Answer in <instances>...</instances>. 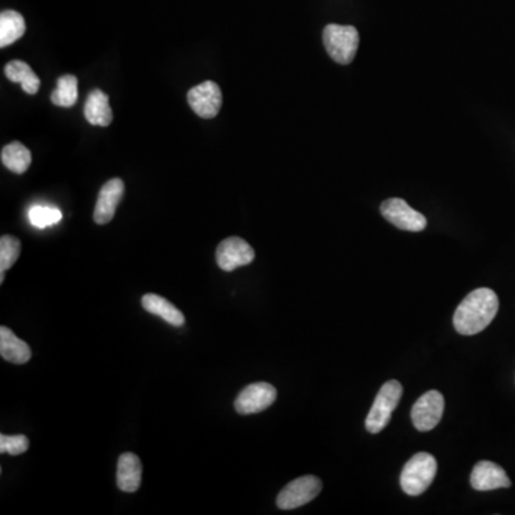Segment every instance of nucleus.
I'll return each mask as SVG.
<instances>
[{
  "mask_svg": "<svg viewBox=\"0 0 515 515\" xmlns=\"http://www.w3.org/2000/svg\"><path fill=\"white\" fill-rule=\"evenodd\" d=\"M500 308L497 294L492 289L478 288L470 292L454 313L453 323L461 335H475L484 331Z\"/></svg>",
  "mask_w": 515,
  "mask_h": 515,
  "instance_id": "obj_1",
  "label": "nucleus"
},
{
  "mask_svg": "<svg viewBox=\"0 0 515 515\" xmlns=\"http://www.w3.org/2000/svg\"><path fill=\"white\" fill-rule=\"evenodd\" d=\"M436 470L438 465L431 454H416L402 468L399 477L402 492L409 497H418L423 494L428 490L429 485L433 484Z\"/></svg>",
  "mask_w": 515,
  "mask_h": 515,
  "instance_id": "obj_2",
  "label": "nucleus"
},
{
  "mask_svg": "<svg viewBox=\"0 0 515 515\" xmlns=\"http://www.w3.org/2000/svg\"><path fill=\"white\" fill-rule=\"evenodd\" d=\"M323 45L328 55L340 63L350 65L357 55L360 33L354 26L331 23L323 29Z\"/></svg>",
  "mask_w": 515,
  "mask_h": 515,
  "instance_id": "obj_3",
  "label": "nucleus"
},
{
  "mask_svg": "<svg viewBox=\"0 0 515 515\" xmlns=\"http://www.w3.org/2000/svg\"><path fill=\"white\" fill-rule=\"evenodd\" d=\"M402 391H404L402 385L397 379H391L382 385L372 404L371 411L365 419V428L368 433H381L382 429L389 426L392 412L395 411L401 399Z\"/></svg>",
  "mask_w": 515,
  "mask_h": 515,
  "instance_id": "obj_4",
  "label": "nucleus"
},
{
  "mask_svg": "<svg viewBox=\"0 0 515 515\" xmlns=\"http://www.w3.org/2000/svg\"><path fill=\"white\" fill-rule=\"evenodd\" d=\"M323 490L320 478L314 475H304L291 481L276 498V505L281 510H295L308 504L318 497Z\"/></svg>",
  "mask_w": 515,
  "mask_h": 515,
  "instance_id": "obj_5",
  "label": "nucleus"
},
{
  "mask_svg": "<svg viewBox=\"0 0 515 515\" xmlns=\"http://www.w3.org/2000/svg\"><path fill=\"white\" fill-rule=\"evenodd\" d=\"M445 401L441 392L431 389L417 399L411 409L412 424L418 431H431L443 418Z\"/></svg>",
  "mask_w": 515,
  "mask_h": 515,
  "instance_id": "obj_6",
  "label": "nucleus"
},
{
  "mask_svg": "<svg viewBox=\"0 0 515 515\" xmlns=\"http://www.w3.org/2000/svg\"><path fill=\"white\" fill-rule=\"evenodd\" d=\"M276 399V389L268 382L248 385L235 399V409L240 416H251L265 411Z\"/></svg>",
  "mask_w": 515,
  "mask_h": 515,
  "instance_id": "obj_7",
  "label": "nucleus"
},
{
  "mask_svg": "<svg viewBox=\"0 0 515 515\" xmlns=\"http://www.w3.org/2000/svg\"><path fill=\"white\" fill-rule=\"evenodd\" d=\"M381 213L385 220L399 229L409 232H421L426 229V218L423 213L412 210L406 201L399 198H391L382 202Z\"/></svg>",
  "mask_w": 515,
  "mask_h": 515,
  "instance_id": "obj_8",
  "label": "nucleus"
},
{
  "mask_svg": "<svg viewBox=\"0 0 515 515\" xmlns=\"http://www.w3.org/2000/svg\"><path fill=\"white\" fill-rule=\"evenodd\" d=\"M189 107L192 108L198 117L212 119L220 114L222 107V92L218 83L213 80L196 85L188 92Z\"/></svg>",
  "mask_w": 515,
  "mask_h": 515,
  "instance_id": "obj_9",
  "label": "nucleus"
},
{
  "mask_svg": "<svg viewBox=\"0 0 515 515\" xmlns=\"http://www.w3.org/2000/svg\"><path fill=\"white\" fill-rule=\"evenodd\" d=\"M255 251L242 238L230 237L222 240L217 248V264L223 271L230 272L251 264Z\"/></svg>",
  "mask_w": 515,
  "mask_h": 515,
  "instance_id": "obj_10",
  "label": "nucleus"
},
{
  "mask_svg": "<svg viewBox=\"0 0 515 515\" xmlns=\"http://www.w3.org/2000/svg\"><path fill=\"white\" fill-rule=\"evenodd\" d=\"M125 192V183L122 179L114 178L108 181L100 189L98 195L97 206L93 212V220L98 225H107L114 220L117 205L122 201Z\"/></svg>",
  "mask_w": 515,
  "mask_h": 515,
  "instance_id": "obj_11",
  "label": "nucleus"
},
{
  "mask_svg": "<svg viewBox=\"0 0 515 515\" xmlns=\"http://www.w3.org/2000/svg\"><path fill=\"white\" fill-rule=\"evenodd\" d=\"M471 487L477 492H492L498 488L511 487V480L498 464L480 461L471 473Z\"/></svg>",
  "mask_w": 515,
  "mask_h": 515,
  "instance_id": "obj_12",
  "label": "nucleus"
},
{
  "mask_svg": "<svg viewBox=\"0 0 515 515\" xmlns=\"http://www.w3.org/2000/svg\"><path fill=\"white\" fill-rule=\"evenodd\" d=\"M142 463L134 453H125L117 460V482L120 492H135L141 487Z\"/></svg>",
  "mask_w": 515,
  "mask_h": 515,
  "instance_id": "obj_13",
  "label": "nucleus"
},
{
  "mask_svg": "<svg viewBox=\"0 0 515 515\" xmlns=\"http://www.w3.org/2000/svg\"><path fill=\"white\" fill-rule=\"evenodd\" d=\"M83 114L86 120L95 126H109L114 120V112L109 107V98L100 89H93L88 95Z\"/></svg>",
  "mask_w": 515,
  "mask_h": 515,
  "instance_id": "obj_14",
  "label": "nucleus"
},
{
  "mask_svg": "<svg viewBox=\"0 0 515 515\" xmlns=\"http://www.w3.org/2000/svg\"><path fill=\"white\" fill-rule=\"evenodd\" d=\"M0 355L12 364H26L32 358L28 343L17 338L7 326L0 328Z\"/></svg>",
  "mask_w": 515,
  "mask_h": 515,
  "instance_id": "obj_15",
  "label": "nucleus"
},
{
  "mask_svg": "<svg viewBox=\"0 0 515 515\" xmlns=\"http://www.w3.org/2000/svg\"><path fill=\"white\" fill-rule=\"evenodd\" d=\"M142 306L152 315L161 316L162 320H165L171 325L183 326L185 323V315L173 304L169 303L168 299L162 296L146 294L142 298Z\"/></svg>",
  "mask_w": 515,
  "mask_h": 515,
  "instance_id": "obj_16",
  "label": "nucleus"
},
{
  "mask_svg": "<svg viewBox=\"0 0 515 515\" xmlns=\"http://www.w3.org/2000/svg\"><path fill=\"white\" fill-rule=\"evenodd\" d=\"M5 75L14 83H21L22 89L28 95H36L41 88L39 80L33 69L23 61H12L5 66Z\"/></svg>",
  "mask_w": 515,
  "mask_h": 515,
  "instance_id": "obj_17",
  "label": "nucleus"
},
{
  "mask_svg": "<svg viewBox=\"0 0 515 515\" xmlns=\"http://www.w3.org/2000/svg\"><path fill=\"white\" fill-rule=\"evenodd\" d=\"M26 23L19 12L5 11L0 14V48H6L23 36Z\"/></svg>",
  "mask_w": 515,
  "mask_h": 515,
  "instance_id": "obj_18",
  "label": "nucleus"
},
{
  "mask_svg": "<svg viewBox=\"0 0 515 515\" xmlns=\"http://www.w3.org/2000/svg\"><path fill=\"white\" fill-rule=\"evenodd\" d=\"M2 164L14 173L22 175L31 166V151L21 142H12L2 149Z\"/></svg>",
  "mask_w": 515,
  "mask_h": 515,
  "instance_id": "obj_19",
  "label": "nucleus"
},
{
  "mask_svg": "<svg viewBox=\"0 0 515 515\" xmlns=\"http://www.w3.org/2000/svg\"><path fill=\"white\" fill-rule=\"evenodd\" d=\"M51 100L56 107H73L78 102V78L73 75L61 76L58 88L52 92Z\"/></svg>",
  "mask_w": 515,
  "mask_h": 515,
  "instance_id": "obj_20",
  "label": "nucleus"
},
{
  "mask_svg": "<svg viewBox=\"0 0 515 515\" xmlns=\"http://www.w3.org/2000/svg\"><path fill=\"white\" fill-rule=\"evenodd\" d=\"M21 240L12 235H4L0 239V272H6L14 267L21 255Z\"/></svg>",
  "mask_w": 515,
  "mask_h": 515,
  "instance_id": "obj_21",
  "label": "nucleus"
},
{
  "mask_svg": "<svg viewBox=\"0 0 515 515\" xmlns=\"http://www.w3.org/2000/svg\"><path fill=\"white\" fill-rule=\"evenodd\" d=\"M62 220V212L55 206H32L29 211V220L36 228H46L55 225Z\"/></svg>",
  "mask_w": 515,
  "mask_h": 515,
  "instance_id": "obj_22",
  "label": "nucleus"
},
{
  "mask_svg": "<svg viewBox=\"0 0 515 515\" xmlns=\"http://www.w3.org/2000/svg\"><path fill=\"white\" fill-rule=\"evenodd\" d=\"M29 450V438L24 435H0V453L22 455Z\"/></svg>",
  "mask_w": 515,
  "mask_h": 515,
  "instance_id": "obj_23",
  "label": "nucleus"
}]
</instances>
